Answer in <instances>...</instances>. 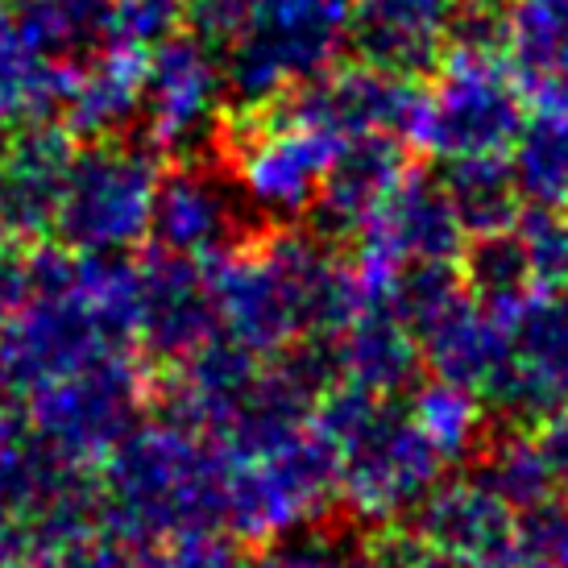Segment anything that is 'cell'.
Listing matches in <instances>:
<instances>
[{
    "label": "cell",
    "mask_w": 568,
    "mask_h": 568,
    "mask_svg": "<svg viewBox=\"0 0 568 568\" xmlns=\"http://www.w3.org/2000/svg\"><path fill=\"white\" fill-rule=\"evenodd\" d=\"M204 270L221 332L266 362L303 341H332L365 307L353 266L295 229L237 241Z\"/></svg>",
    "instance_id": "obj_1"
},
{
    "label": "cell",
    "mask_w": 568,
    "mask_h": 568,
    "mask_svg": "<svg viewBox=\"0 0 568 568\" xmlns=\"http://www.w3.org/2000/svg\"><path fill=\"white\" fill-rule=\"evenodd\" d=\"M100 519L121 544L216 527L224 506L221 444L179 424L142 419L100 460Z\"/></svg>",
    "instance_id": "obj_2"
},
{
    "label": "cell",
    "mask_w": 568,
    "mask_h": 568,
    "mask_svg": "<svg viewBox=\"0 0 568 568\" xmlns=\"http://www.w3.org/2000/svg\"><path fill=\"white\" fill-rule=\"evenodd\" d=\"M312 427L336 457L341 503L353 519L390 527L444 481L448 460L415 427L410 410H395L390 398L332 382L312 407Z\"/></svg>",
    "instance_id": "obj_3"
},
{
    "label": "cell",
    "mask_w": 568,
    "mask_h": 568,
    "mask_svg": "<svg viewBox=\"0 0 568 568\" xmlns=\"http://www.w3.org/2000/svg\"><path fill=\"white\" fill-rule=\"evenodd\" d=\"M129 345L133 341L75 283V257L38 250L30 257L26 295L0 324V390L9 398H33Z\"/></svg>",
    "instance_id": "obj_4"
},
{
    "label": "cell",
    "mask_w": 568,
    "mask_h": 568,
    "mask_svg": "<svg viewBox=\"0 0 568 568\" xmlns=\"http://www.w3.org/2000/svg\"><path fill=\"white\" fill-rule=\"evenodd\" d=\"M527 116V75L515 59L498 42L457 38L415 100L407 142L440 162L494 159L519 142Z\"/></svg>",
    "instance_id": "obj_5"
},
{
    "label": "cell",
    "mask_w": 568,
    "mask_h": 568,
    "mask_svg": "<svg viewBox=\"0 0 568 568\" xmlns=\"http://www.w3.org/2000/svg\"><path fill=\"white\" fill-rule=\"evenodd\" d=\"M348 47V0H245L221 47L224 83L241 112H266L341 63Z\"/></svg>",
    "instance_id": "obj_6"
},
{
    "label": "cell",
    "mask_w": 568,
    "mask_h": 568,
    "mask_svg": "<svg viewBox=\"0 0 568 568\" xmlns=\"http://www.w3.org/2000/svg\"><path fill=\"white\" fill-rule=\"evenodd\" d=\"M336 503H341L336 457L312 424L283 440L224 453L221 523H229L237 539L278 544L303 536Z\"/></svg>",
    "instance_id": "obj_7"
},
{
    "label": "cell",
    "mask_w": 568,
    "mask_h": 568,
    "mask_svg": "<svg viewBox=\"0 0 568 568\" xmlns=\"http://www.w3.org/2000/svg\"><path fill=\"white\" fill-rule=\"evenodd\" d=\"M162 171L154 150L100 138L71 159L54 233L71 253H129L154 224Z\"/></svg>",
    "instance_id": "obj_8"
},
{
    "label": "cell",
    "mask_w": 568,
    "mask_h": 568,
    "mask_svg": "<svg viewBox=\"0 0 568 568\" xmlns=\"http://www.w3.org/2000/svg\"><path fill=\"white\" fill-rule=\"evenodd\" d=\"M145 398L150 374L129 348H116L83 365L80 374L38 390L30 398V427L59 457L92 469L142 424Z\"/></svg>",
    "instance_id": "obj_9"
},
{
    "label": "cell",
    "mask_w": 568,
    "mask_h": 568,
    "mask_svg": "<svg viewBox=\"0 0 568 568\" xmlns=\"http://www.w3.org/2000/svg\"><path fill=\"white\" fill-rule=\"evenodd\" d=\"M341 142L295 112H245L229 150V179L241 204L274 224L300 221L320 200Z\"/></svg>",
    "instance_id": "obj_10"
},
{
    "label": "cell",
    "mask_w": 568,
    "mask_h": 568,
    "mask_svg": "<svg viewBox=\"0 0 568 568\" xmlns=\"http://www.w3.org/2000/svg\"><path fill=\"white\" fill-rule=\"evenodd\" d=\"M353 274L362 283L365 303H386L395 283L410 266L427 262H460L469 233L444 195V183L407 174L390 200L353 233Z\"/></svg>",
    "instance_id": "obj_11"
},
{
    "label": "cell",
    "mask_w": 568,
    "mask_h": 568,
    "mask_svg": "<svg viewBox=\"0 0 568 568\" xmlns=\"http://www.w3.org/2000/svg\"><path fill=\"white\" fill-rule=\"evenodd\" d=\"M229 83L221 50L200 33H171L145 54L142 121L159 154H195L221 125Z\"/></svg>",
    "instance_id": "obj_12"
},
{
    "label": "cell",
    "mask_w": 568,
    "mask_h": 568,
    "mask_svg": "<svg viewBox=\"0 0 568 568\" xmlns=\"http://www.w3.org/2000/svg\"><path fill=\"white\" fill-rule=\"evenodd\" d=\"M506 353L503 382L489 403L510 415H548L568 403V295L527 291L519 303H506Z\"/></svg>",
    "instance_id": "obj_13"
},
{
    "label": "cell",
    "mask_w": 568,
    "mask_h": 568,
    "mask_svg": "<svg viewBox=\"0 0 568 568\" xmlns=\"http://www.w3.org/2000/svg\"><path fill=\"white\" fill-rule=\"evenodd\" d=\"M519 519V510L486 477L474 474L457 481H436L424 503L410 510V536L427 552L486 568H515Z\"/></svg>",
    "instance_id": "obj_14"
},
{
    "label": "cell",
    "mask_w": 568,
    "mask_h": 568,
    "mask_svg": "<svg viewBox=\"0 0 568 568\" xmlns=\"http://www.w3.org/2000/svg\"><path fill=\"white\" fill-rule=\"evenodd\" d=\"M415 100L419 92L410 88L407 75L357 59L348 67H328L324 75L303 83L300 92H291L274 109H286L312 125L328 129L336 142H353V138H369V133H390V138L407 142Z\"/></svg>",
    "instance_id": "obj_15"
},
{
    "label": "cell",
    "mask_w": 568,
    "mask_h": 568,
    "mask_svg": "<svg viewBox=\"0 0 568 568\" xmlns=\"http://www.w3.org/2000/svg\"><path fill=\"white\" fill-rule=\"evenodd\" d=\"M460 0H348V47L362 63L395 75L436 71L453 50Z\"/></svg>",
    "instance_id": "obj_16"
},
{
    "label": "cell",
    "mask_w": 568,
    "mask_h": 568,
    "mask_svg": "<svg viewBox=\"0 0 568 568\" xmlns=\"http://www.w3.org/2000/svg\"><path fill=\"white\" fill-rule=\"evenodd\" d=\"M221 332L204 262L162 253L142 262L138 345L162 365H179Z\"/></svg>",
    "instance_id": "obj_17"
},
{
    "label": "cell",
    "mask_w": 568,
    "mask_h": 568,
    "mask_svg": "<svg viewBox=\"0 0 568 568\" xmlns=\"http://www.w3.org/2000/svg\"><path fill=\"white\" fill-rule=\"evenodd\" d=\"M71 138L59 125L30 121L0 138V229L17 241L47 237L63 204Z\"/></svg>",
    "instance_id": "obj_18"
},
{
    "label": "cell",
    "mask_w": 568,
    "mask_h": 568,
    "mask_svg": "<svg viewBox=\"0 0 568 568\" xmlns=\"http://www.w3.org/2000/svg\"><path fill=\"white\" fill-rule=\"evenodd\" d=\"M241 207L245 204H241L233 179L224 183L216 171L187 162V166L162 174L150 237L159 241L162 253L212 262L216 253L237 245Z\"/></svg>",
    "instance_id": "obj_19"
},
{
    "label": "cell",
    "mask_w": 568,
    "mask_h": 568,
    "mask_svg": "<svg viewBox=\"0 0 568 568\" xmlns=\"http://www.w3.org/2000/svg\"><path fill=\"white\" fill-rule=\"evenodd\" d=\"M415 332L424 345V362L432 365L436 378L460 382L489 403L494 386L503 382L506 353H510L503 307L481 303L474 291H465Z\"/></svg>",
    "instance_id": "obj_20"
},
{
    "label": "cell",
    "mask_w": 568,
    "mask_h": 568,
    "mask_svg": "<svg viewBox=\"0 0 568 568\" xmlns=\"http://www.w3.org/2000/svg\"><path fill=\"white\" fill-rule=\"evenodd\" d=\"M262 362L266 357H257L245 345H237L233 336L216 332L191 357L171 365V386H166L171 419L221 440V432L233 424L241 403L250 398L253 382L262 374Z\"/></svg>",
    "instance_id": "obj_21"
},
{
    "label": "cell",
    "mask_w": 568,
    "mask_h": 568,
    "mask_svg": "<svg viewBox=\"0 0 568 568\" xmlns=\"http://www.w3.org/2000/svg\"><path fill=\"white\" fill-rule=\"evenodd\" d=\"M328 348L336 382H348L378 398H395L398 390H407L424 365L419 332L410 328L390 303H365L362 312L332 336Z\"/></svg>",
    "instance_id": "obj_22"
},
{
    "label": "cell",
    "mask_w": 568,
    "mask_h": 568,
    "mask_svg": "<svg viewBox=\"0 0 568 568\" xmlns=\"http://www.w3.org/2000/svg\"><path fill=\"white\" fill-rule=\"evenodd\" d=\"M410 171H407L403 138L369 133V138L341 142L312 212L320 216L324 233H332V237H353L390 200V191Z\"/></svg>",
    "instance_id": "obj_23"
},
{
    "label": "cell",
    "mask_w": 568,
    "mask_h": 568,
    "mask_svg": "<svg viewBox=\"0 0 568 568\" xmlns=\"http://www.w3.org/2000/svg\"><path fill=\"white\" fill-rule=\"evenodd\" d=\"M145 54L142 47L104 42L71 71V88L63 100L67 129L88 142L121 138L138 116L145 100Z\"/></svg>",
    "instance_id": "obj_24"
},
{
    "label": "cell",
    "mask_w": 568,
    "mask_h": 568,
    "mask_svg": "<svg viewBox=\"0 0 568 568\" xmlns=\"http://www.w3.org/2000/svg\"><path fill=\"white\" fill-rule=\"evenodd\" d=\"M444 195L457 212L460 229L469 237H481V233H503V229H515L523 216V191L515 183V171L506 154H494V159H460V162H444Z\"/></svg>",
    "instance_id": "obj_25"
},
{
    "label": "cell",
    "mask_w": 568,
    "mask_h": 568,
    "mask_svg": "<svg viewBox=\"0 0 568 568\" xmlns=\"http://www.w3.org/2000/svg\"><path fill=\"white\" fill-rule=\"evenodd\" d=\"M510 171L531 207H568V112L536 100L519 142L510 145Z\"/></svg>",
    "instance_id": "obj_26"
},
{
    "label": "cell",
    "mask_w": 568,
    "mask_h": 568,
    "mask_svg": "<svg viewBox=\"0 0 568 568\" xmlns=\"http://www.w3.org/2000/svg\"><path fill=\"white\" fill-rule=\"evenodd\" d=\"M17 30L54 63L75 67L109 42L104 0H17Z\"/></svg>",
    "instance_id": "obj_27"
},
{
    "label": "cell",
    "mask_w": 568,
    "mask_h": 568,
    "mask_svg": "<svg viewBox=\"0 0 568 568\" xmlns=\"http://www.w3.org/2000/svg\"><path fill=\"white\" fill-rule=\"evenodd\" d=\"M503 42L527 80L568 75V0H506Z\"/></svg>",
    "instance_id": "obj_28"
},
{
    "label": "cell",
    "mask_w": 568,
    "mask_h": 568,
    "mask_svg": "<svg viewBox=\"0 0 568 568\" xmlns=\"http://www.w3.org/2000/svg\"><path fill=\"white\" fill-rule=\"evenodd\" d=\"M410 419L448 465L477 453L486 432V398L448 378H432L410 398Z\"/></svg>",
    "instance_id": "obj_29"
},
{
    "label": "cell",
    "mask_w": 568,
    "mask_h": 568,
    "mask_svg": "<svg viewBox=\"0 0 568 568\" xmlns=\"http://www.w3.org/2000/svg\"><path fill=\"white\" fill-rule=\"evenodd\" d=\"M460 274H465V283H469V291H474L477 300L494 303V307L519 303L527 291H536L519 229L481 233V237L465 241V253H460Z\"/></svg>",
    "instance_id": "obj_30"
},
{
    "label": "cell",
    "mask_w": 568,
    "mask_h": 568,
    "mask_svg": "<svg viewBox=\"0 0 568 568\" xmlns=\"http://www.w3.org/2000/svg\"><path fill=\"white\" fill-rule=\"evenodd\" d=\"M477 474L486 477L519 515H531L536 506L552 503V494L560 489L544 453H539L536 436H503V440H494L489 453L481 457Z\"/></svg>",
    "instance_id": "obj_31"
},
{
    "label": "cell",
    "mask_w": 568,
    "mask_h": 568,
    "mask_svg": "<svg viewBox=\"0 0 568 568\" xmlns=\"http://www.w3.org/2000/svg\"><path fill=\"white\" fill-rule=\"evenodd\" d=\"M515 229L527 250L536 291L568 295V207H531Z\"/></svg>",
    "instance_id": "obj_32"
},
{
    "label": "cell",
    "mask_w": 568,
    "mask_h": 568,
    "mask_svg": "<svg viewBox=\"0 0 568 568\" xmlns=\"http://www.w3.org/2000/svg\"><path fill=\"white\" fill-rule=\"evenodd\" d=\"M129 568H241V556L229 539L216 536V527H195L138 544Z\"/></svg>",
    "instance_id": "obj_33"
},
{
    "label": "cell",
    "mask_w": 568,
    "mask_h": 568,
    "mask_svg": "<svg viewBox=\"0 0 568 568\" xmlns=\"http://www.w3.org/2000/svg\"><path fill=\"white\" fill-rule=\"evenodd\" d=\"M191 0H104L109 13V42L125 47H159L187 21Z\"/></svg>",
    "instance_id": "obj_34"
},
{
    "label": "cell",
    "mask_w": 568,
    "mask_h": 568,
    "mask_svg": "<svg viewBox=\"0 0 568 568\" xmlns=\"http://www.w3.org/2000/svg\"><path fill=\"white\" fill-rule=\"evenodd\" d=\"M250 568H378L369 548H357L348 539L332 536H291L278 544H266Z\"/></svg>",
    "instance_id": "obj_35"
},
{
    "label": "cell",
    "mask_w": 568,
    "mask_h": 568,
    "mask_svg": "<svg viewBox=\"0 0 568 568\" xmlns=\"http://www.w3.org/2000/svg\"><path fill=\"white\" fill-rule=\"evenodd\" d=\"M515 568H568V503H544L523 515Z\"/></svg>",
    "instance_id": "obj_36"
},
{
    "label": "cell",
    "mask_w": 568,
    "mask_h": 568,
    "mask_svg": "<svg viewBox=\"0 0 568 568\" xmlns=\"http://www.w3.org/2000/svg\"><path fill=\"white\" fill-rule=\"evenodd\" d=\"M42 568H129V552L121 548V539L104 536H80L63 544L59 552H50Z\"/></svg>",
    "instance_id": "obj_37"
},
{
    "label": "cell",
    "mask_w": 568,
    "mask_h": 568,
    "mask_svg": "<svg viewBox=\"0 0 568 568\" xmlns=\"http://www.w3.org/2000/svg\"><path fill=\"white\" fill-rule=\"evenodd\" d=\"M536 444L539 453H544V460H548V469H552L556 486L568 489V403L548 410V415H539Z\"/></svg>",
    "instance_id": "obj_38"
},
{
    "label": "cell",
    "mask_w": 568,
    "mask_h": 568,
    "mask_svg": "<svg viewBox=\"0 0 568 568\" xmlns=\"http://www.w3.org/2000/svg\"><path fill=\"white\" fill-rule=\"evenodd\" d=\"M26 274H30V257L17 250V237L0 229V307H13L26 295Z\"/></svg>",
    "instance_id": "obj_39"
},
{
    "label": "cell",
    "mask_w": 568,
    "mask_h": 568,
    "mask_svg": "<svg viewBox=\"0 0 568 568\" xmlns=\"http://www.w3.org/2000/svg\"><path fill=\"white\" fill-rule=\"evenodd\" d=\"M26 565H33L26 536L17 527H9V523H0V568H26Z\"/></svg>",
    "instance_id": "obj_40"
},
{
    "label": "cell",
    "mask_w": 568,
    "mask_h": 568,
    "mask_svg": "<svg viewBox=\"0 0 568 568\" xmlns=\"http://www.w3.org/2000/svg\"><path fill=\"white\" fill-rule=\"evenodd\" d=\"M407 568H486V565H469V560H453V556H440V552H427L424 544H419V552L410 556Z\"/></svg>",
    "instance_id": "obj_41"
}]
</instances>
